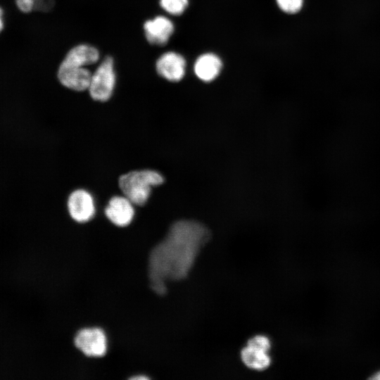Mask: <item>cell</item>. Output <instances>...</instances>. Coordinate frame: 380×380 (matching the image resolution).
Here are the masks:
<instances>
[{
	"label": "cell",
	"instance_id": "obj_14",
	"mask_svg": "<svg viewBox=\"0 0 380 380\" xmlns=\"http://www.w3.org/2000/svg\"><path fill=\"white\" fill-rule=\"evenodd\" d=\"M39 0H15V5L19 11L28 13L34 10L35 5Z\"/></svg>",
	"mask_w": 380,
	"mask_h": 380
},
{
	"label": "cell",
	"instance_id": "obj_2",
	"mask_svg": "<svg viewBox=\"0 0 380 380\" xmlns=\"http://www.w3.org/2000/svg\"><path fill=\"white\" fill-rule=\"evenodd\" d=\"M99 51L89 44H80L71 48L59 65L57 77L66 88L77 91L88 89L92 72L88 66L96 63Z\"/></svg>",
	"mask_w": 380,
	"mask_h": 380
},
{
	"label": "cell",
	"instance_id": "obj_4",
	"mask_svg": "<svg viewBox=\"0 0 380 380\" xmlns=\"http://www.w3.org/2000/svg\"><path fill=\"white\" fill-rule=\"evenodd\" d=\"M116 84L114 59L105 57L92 72L88 91L90 96L97 101H106L112 96Z\"/></svg>",
	"mask_w": 380,
	"mask_h": 380
},
{
	"label": "cell",
	"instance_id": "obj_9",
	"mask_svg": "<svg viewBox=\"0 0 380 380\" xmlns=\"http://www.w3.org/2000/svg\"><path fill=\"white\" fill-rule=\"evenodd\" d=\"M143 28L147 42L156 46L166 44L175 30L173 23L164 15H157L146 20Z\"/></svg>",
	"mask_w": 380,
	"mask_h": 380
},
{
	"label": "cell",
	"instance_id": "obj_10",
	"mask_svg": "<svg viewBox=\"0 0 380 380\" xmlns=\"http://www.w3.org/2000/svg\"><path fill=\"white\" fill-rule=\"evenodd\" d=\"M105 214L108 220L118 227H125L133 220L134 203L125 196L112 197L106 208Z\"/></svg>",
	"mask_w": 380,
	"mask_h": 380
},
{
	"label": "cell",
	"instance_id": "obj_7",
	"mask_svg": "<svg viewBox=\"0 0 380 380\" xmlns=\"http://www.w3.org/2000/svg\"><path fill=\"white\" fill-rule=\"evenodd\" d=\"M68 209L75 221L88 222L94 217L96 211L94 198L87 190H75L68 197Z\"/></svg>",
	"mask_w": 380,
	"mask_h": 380
},
{
	"label": "cell",
	"instance_id": "obj_1",
	"mask_svg": "<svg viewBox=\"0 0 380 380\" xmlns=\"http://www.w3.org/2000/svg\"><path fill=\"white\" fill-rule=\"evenodd\" d=\"M210 238L208 229L198 222L182 220L173 223L149 255L148 276L152 290L159 295L165 294L167 281L186 278Z\"/></svg>",
	"mask_w": 380,
	"mask_h": 380
},
{
	"label": "cell",
	"instance_id": "obj_15",
	"mask_svg": "<svg viewBox=\"0 0 380 380\" xmlns=\"http://www.w3.org/2000/svg\"><path fill=\"white\" fill-rule=\"evenodd\" d=\"M53 6V0H39L34 7V10L48 11Z\"/></svg>",
	"mask_w": 380,
	"mask_h": 380
},
{
	"label": "cell",
	"instance_id": "obj_17",
	"mask_svg": "<svg viewBox=\"0 0 380 380\" xmlns=\"http://www.w3.org/2000/svg\"><path fill=\"white\" fill-rule=\"evenodd\" d=\"M370 379L380 380V371L374 374L370 378Z\"/></svg>",
	"mask_w": 380,
	"mask_h": 380
},
{
	"label": "cell",
	"instance_id": "obj_5",
	"mask_svg": "<svg viewBox=\"0 0 380 380\" xmlns=\"http://www.w3.org/2000/svg\"><path fill=\"white\" fill-rule=\"evenodd\" d=\"M271 342L264 335H256L249 339L246 346L241 351V359L248 368L254 370H263L271 364L269 351Z\"/></svg>",
	"mask_w": 380,
	"mask_h": 380
},
{
	"label": "cell",
	"instance_id": "obj_12",
	"mask_svg": "<svg viewBox=\"0 0 380 380\" xmlns=\"http://www.w3.org/2000/svg\"><path fill=\"white\" fill-rule=\"evenodd\" d=\"M189 0H159L160 6L167 13L179 15L184 13Z\"/></svg>",
	"mask_w": 380,
	"mask_h": 380
},
{
	"label": "cell",
	"instance_id": "obj_18",
	"mask_svg": "<svg viewBox=\"0 0 380 380\" xmlns=\"http://www.w3.org/2000/svg\"><path fill=\"white\" fill-rule=\"evenodd\" d=\"M132 379H148V377H147V376H140L132 377Z\"/></svg>",
	"mask_w": 380,
	"mask_h": 380
},
{
	"label": "cell",
	"instance_id": "obj_13",
	"mask_svg": "<svg viewBox=\"0 0 380 380\" xmlns=\"http://www.w3.org/2000/svg\"><path fill=\"white\" fill-rule=\"evenodd\" d=\"M279 7L285 13H296L303 6V0H276Z\"/></svg>",
	"mask_w": 380,
	"mask_h": 380
},
{
	"label": "cell",
	"instance_id": "obj_6",
	"mask_svg": "<svg viewBox=\"0 0 380 380\" xmlns=\"http://www.w3.org/2000/svg\"><path fill=\"white\" fill-rule=\"evenodd\" d=\"M75 344L84 355L90 357H101L107 350L106 336L100 328L80 330L75 336Z\"/></svg>",
	"mask_w": 380,
	"mask_h": 380
},
{
	"label": "cell",
	"instance_id": "obj_3",
	"mask_svg": "<svg viewBox=\"0 0 380 380\" xmlns=\"http://www.w3.org/2000/svg\"><path fill=\"white\" fill-rule=\"evenodd\" d=\"M163 182V177L157 171L139 170L122 175L119 179V186L124 196L134 205H142L148 201L152 187Z\"/></svg>",
	"mask_w": 380,
	"mask_h": 380
},
{
	"label": "cell",
	"instance_id": "obj_8",
	"mask_svg": "<svg viewBox=\"0 0 380 380\" xmlns=\"http://www.w3.org/2000/svg\"><path fill=\"white\" fill-rule=\"evenodd\" d=\"M156 70L159 76L170 82H179L184 76L186 61L179 53L167 51L157 59Z\"/></svg>",
	"mask_w": 380,
	"mask_h": 380
},
{
	"label": "cell",
	"instance_id": "obj_16",
	"mask_svg": "<svg viewBox=\"0 0 380 380\" xmlns=\"http://www.w3.org/2000/svg\"><path fill=\"white\" fill-rule=\"evenodd\" d=\"M4 10L0 6V33L3 31V30L4 28Z\"/></svg>",
	"mask_w": 380,
	"mask_h": 380
},
{
	"label": "cell",
	"instance_id": "obj_11",
	"mask_svg": "<svg viewBox=\"0 0 380 380\" xmlns=\"http://www.w3.org/2000/svg\"><path fill=\"white\" fill-rule=\"evenodd\" d=\"M220 58L213 53L200 56L194 63V72L202 81L210 82L215 79L222 68Z\"/></svg>",
	"mask_w": 380,
	"mask_h": 380
}]
</instances>
